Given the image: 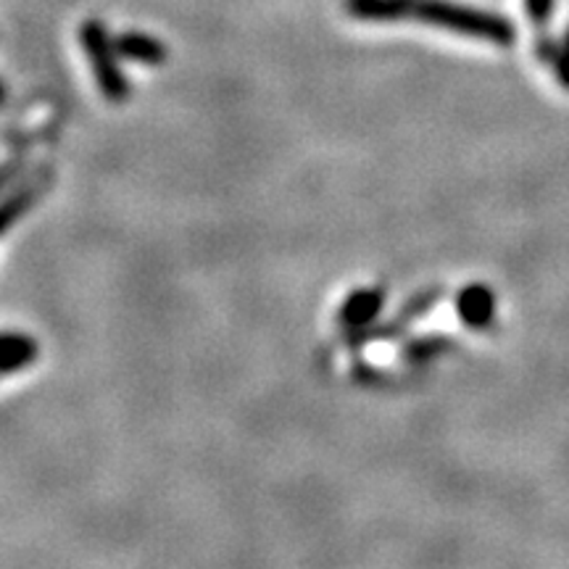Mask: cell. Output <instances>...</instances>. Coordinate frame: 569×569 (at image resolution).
Returning a JSON list of instances; mask_svg holds the SVG:
<instances>
[{
	"mask_svg": "<svg viewBox=\"0 0 569 569\" xmlns=\"http://www.w3.org/2000/svg\"><path fill=\"white\" fill-rule=\"evenodd\" d=\"M411 17L438 30L480 38L501 48H511L517 40V27L511 24V19L493 11L472 9V6L451 3V0H415Z\"/></svg>",
	"mask_w": 569,
	"mask_h": 569,
	"instance_id": "1",
	"label": "cell"
},
{
	"mask_svg": "<svg viewBox=\"0 0 569 569\" xmlns=\"http://www.w3.org/2000/svg\"><path fill=\"white\" fill-rule=\"evenodd\" d=\"M448 346H451V343H448V340L440 338V336L417 338V340H409L407 348H403V356H407V361H411V365H422V361H430L432 356L446 351Z\"/></svg>",
	"mask_w": 569,
	"mask_h": 569,
	"instance_id": "9",
	"label": "cell"
},
{
	"mask_svg": "<svg viewBox=\"0 0 569 569\" xmlns=\"http://www.w3.org/2000/svg\"><path fill=\"white\" fill-rule=\"evenodd\" d=\"M551 67H553V71H557L561 88L569 90V30L565 34V42L559 46V53H557V59H553Z\"/></svg>",
	"mask_w": 569,
	"mask_h": 569,
	"instance_id": "12",
	"label": "cell"
},
{
	"mask_svg": "<svg viewBox=\"0 0 569 569\" xmlns=\"http://www.w3.org/2000/svg\"><path fill=\"white\" fill-rule=\"evenodd\" d=\"M457 317L469 330H488L496 319V296L488 284L472 282L457 293Z\"/></svg>",
	"mask_w": 569,
	"mask_h": 569,
	"instance_id": "4",
	"label": "cell"
},
{
	"mask_svg": "<svg viewBox=\"0 0 569 569\" xmlns=\"http://www.w3.org/2000/svg\"><path fill=\"white\" fill-rule=\"evenodd\" d=\"M382 309H386V288H359L338 309V322L343 330H359L375 325Z\"/></svg>",
	"mask_w": 569,
	"mask_h": 569,
	"instance_id": "5",
	"label": "cell"
},
{
	"mask_svg": "<svg viewBox=\"0 0 569 569\" xmlns=\"http://www.w3.org/2000/svg\"><path fill=\"white\" fill-rule=\"evenodd\" d=\"M346 11L359 21H401L411 17L415 11V0H346Z\"/></svg>",
	"mask_w": 569,
	"mask_h": 569,
	"instance_id": "7",
	"label": "cell"
},
{
	"mask_svg": "<svg viewBox=\"0 0 569 569\" xmlns=\"http://www.w3.org/2000/svg\"><path fill=\"white\" fill-rule=\"evenodd\" d=\"M53 182V169L40 167L38 172H30L19 188H13L9 196L0 201V234H6L13 224L32 209V203L46 193L48 184Z\"/></svg>",
	"mask_w": 569,
	"mask_h": 569,
	"instance_id": "3",
	"label": "cell"
},
{
	"mask_svg": "<svg viewBox=\"0 0 569 569\" xmlns=\"http://www.w3.org/2000/svg\"><path fill=\"white\" fill-rule=\"evenodd\" d=\"M553 6L557 0H525V11L536 27H546L553 17Z\"/></svg>",
	"mask_w": 569,
	"mask_h": 569,
	"instance_id": "11",
	"label": "cell"
},
{
	"mask_svg": "<svg viewBox=\"0 0 569 569\" xmlns=\"http://www.w3.org/2000/svg\"><path fill=\"white\" fill-rule=\"evenodd\" d=\"M27 174H30V161H27V156L19 153L6 163H0V193H6V190L11 188H19Z\"/></svg>",
	"mask_w": 569,
	"mask_h": 569,
	"instance_id": "10",
	"label": "cell"
},
{
	"mask_svg": "<svg viewBox=\"0 0 569 569\" xmlns=\"http://www.w3.org/2000/svg\"><path fill=\"white\" fill-rule=\"evenodd\" d=\"M6 101H9V90H6V84L0 82V109H3Z\"/></svg>",
	"mask_w": 569,
	"mask_h": 569,
	"instance_id": "14",
	"label": "cell"
},
{
	"mask_svg": "<svg viewBox=\"0 0 569 569\" xmlns=\"http://www.w3.org/2000/svg\"><path fill=\"white\" fill-rule=\"evenodd\" d=\"M80 42H82V51L88 53L90 59L92 74H96L101 96L111 103L127 101V98L132 96V82L122 71V67H119L117 46H113V38L103 27V21L98 19L82 21Z\"/></svg>",
	"mask_w": 569,
	"mask_h": 569,
	"instance_id": "2",
	"label": "cell"
},
{
	"mask_svg": "<svg viewBox=\"0 0 569 569\" xmlns=\"http://www.w3.org/2000/svg\"><path fill=\"white\" fill-rule=\"evenodd\" d=\"M27 340H32V336H24V332H0V353L27 343Z\"/></svg>",
	"mask_w": 569,
	"mask_h": 569,
	"instance_id": "13",
	"label": "cell"
},
{
	"mask_svg": "<svg viewBox=\"0 0 569 569\" xmlns=\"http://www.w3.org/2000/svg\"><path fill=\"white\" fill-rule=\"evenodd\" d=\"M119 59H127L140 67H161L169 59V48L148 32H122L113 38Z\"/></svg>",
	"mask_w": 569,
	"mask_h": 569,
	"instance_id": "6",
	"label": "cell"
},
{
	"mask_svg": "<svg viewBox=\"0 0 569 569\" xmlns=\"http://www.w3.org/2000/svg\"><path fill=\"white\" fill-rule=\"evenodd\" d=\"M440 293H443L440 288H430V290H425V293H417L415 298H411V301H407V306H403L401 311H398L396 322L401 325L403 330H407L411 322H417L419 317L427 315V311H430L432 306L440 301Z\"/></svg>",
	"mask_w": 569,
	"mask_h": 569,
	"instance_id": "8",
	"label": "cell"
}]
</instances>
